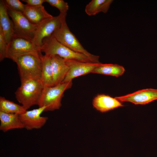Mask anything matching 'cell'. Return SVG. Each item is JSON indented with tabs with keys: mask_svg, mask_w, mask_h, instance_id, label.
Segmentation results:
<instances>
[{
	"mask_svg": "<svg viewBox=\"0 0 157 157\" xmlns=\"http://www.w3.org/2000/svg\"><path fill=\"white\" fill-rule=\"evenodd\" d=\"M41 52L27 53L13 58L16 63L21 82L34 78H40L42 69Z\"/></svg>",
	"mask_w": 157,
	"mask_h": 157,
	"instance_id": "cell-1",
	"label": "cell"
},
{
	"mask_svg": "<svg viewBox=\"0 0 157 157\" xmlns=\"http://www.w3.org/2000/svg\"><path fill=\"white\" fill-rule=\"evenodd\" d=\"M44 86L39 78H34L21 82L20 86L15 92L18 102L27 110L37 105Z\"/></svg>",
	"mask_w": 157,
	"mask_h": 157,
	"instance_id": "cell-2",
	"label": "cell"
},
{
	"mask_svg": "<svg viewBox=\"0 0 157 157\" xmlns=\"http://www.w3.org/2000/svg\"><path fill=\"white\" fill-rule=\"evenodd\" d=\"M72 85V82L71 81L44 87L37 105L39 107H46L44 112L59 109L62 106L61 101L64 93L70 88Z\"/></svg>",
	"mask_w": 157,
	"mask_h": 157,
	"instance_id": "cell-3",
	"label": "cell"
},
{
	"mask_svg": "<svg viewBox=\"0 0 157 157\" xmlns=\"http://www.w3.org/2000/svg\"><path fill=\"white\" fill-rule=\"evenodd\" d=\"M60 43L72 51L88 57L92 62L99 63V57L88 52L82 46L75 35L70 30L64 18L60 27L52 34Z\"/></svg>",
	"mask_w": 157,
	"mask_h": 157,
	"instance_id": "cell-4",
	"label": "cell"
},
{
	"mask_svg": "<svg viewBox=\"0 0 157 157\" xmlns=\"http://www.w3.org/2000/svg\"><path fill=\"white\" fill-rule=\"evenodd\" d=\"M40 49L41 52H44L45 55L49 56L58 55L66 60L92 62L86 56L75 52L60 43L53 35L44 40Z\"/></svg>",
	"mask_w": 157,
	"mask_h": 157,
	"instance_id": "cell-5",
	"label": "cell"
},
{
	"mask_svg": "<svg viewBox=\"0 0 157 157\" xmlns=\"http://www.w3.org/2000/svg\"><path fill=\"white\" fill-rule=\"evenodd\" d=\"M7 10L13 23L14 36L32 41L38 26L31 23L23 13Z\"/></svg>",
	"mask_w": 157,
	"mask_h": 157,
	"instance_id": "cell-6",
	"label": "cell"
},
{
	"mask_svg": "<svg viewBox=\"0 0 157 157\" xmlns=\"http://www.w3.org/2000/svg\"><path fill=\"white\" fill-rule=\"evenodd\" d=\"M67 13H60L46 20L38 26L32 41L37 46L40 48L44 40L51 36L60 26Z\"/></svg>",
	"mask_w": 157,
	"mask_h": 157,
	"instance_id": "cell-7",
	"label": "cell"
},
{
	"mask_svg": "<svg viewBox=\"0 0 157 157\" xmlns=\"http://www.w3.org/2000/svg\"><path fill=\"white\" fill-rule=\"evenodd\" d=\"M39 52H41L40 48L32 41L14 36L8 44L6 58L12 59L21 55Z\"/></svg>",
	"mask_w": 157,
	"mask_h": 157,
	"instance_id": "cell-8",
	"label": "cell"
},
{
	"mask_svg": "<svg viewBox=\"0 0 157 157\" xmlns=\"http://www.w3.org/2000/svg\"><path fill=\"white\" fill-rule=\"evenodd\" d=\"M46 108V107L45 106L38 107L31 110H26L24 113L19 115V119L24 128L31 130L42 127L48 119L47 117L41 115Z\"/></svg>",
	"mask_w": 157,
	"mask_h": 157,
	"instance_id": "cell-9",
	"label": "cell"
},
{
	"mask_svg": "<svg viewBox=\"0 0 157 157\" xmlns=\"http://www.w3.org/2000/svg\"><path fill=\"white\" fill-rule=\"evenodd\" d=\"M65 60L69 67V70L62 83L72 81V80L76 77L91 73L100 63Z\"/></svg>",
	"mask_w": 157,
	"mask_h": 157,
	"instance_id": "cell-10",
	"label": "cell"
},
{
	"mask_svg": "<svg viewBox=\"0 0 157 157\" xmlns=\"http://www.w3.org/2000/svg\"><path fill=\"white\" fill-rule=\"evenodd\" d=\"M115 98L120 102H129L135 104L144 105L157 100V89H146Z\"/></svg>",
	"mask_w": 157,
	"mask_h": 157,
	"instance_id": "cell-11",
	"label": "cell"
},
{
	"mask_svg": "<svg viewBox=\"0 0 157 157\" xmlns=\"http://www.w3.org/2000/svg\"><path fill=\"white\" fill-rule=\"evenodd\" d=\"M53 73V86L62 82L69 70L65 59L58 55L50 56Z\"/></svg>",
	"mask_w": 157,
	"mask_h": 157,
	"instance_id": "cell-12",
	"label": "cell"
},
{
	"mask_svg": "<svg viewBox=\"0 0 157 157\" xmlns=\"http://www.w3.org/2000/svg\"><path fill=\"white\" fill-rule=\"evenodd\" d=\"M92 104L96 110L102 113L124 106L115 98L104 94H99L95 97Z\"/></svg>",
	"mask_w": 157,
	"mask_h": 157,
	"instance_id": "cell-13",
	"label": "cell"
},
{
	"mask_svg": "<svg viewBox=\"0 0 157 157\" xmlns=\"http://www.w3.org/2000/svg\"><path fill=\"white\" fill-rule=\"evenodd\" d=\"M23 13L31 23L37 26L53 17L47 12L43 5L32 7L25 4Z\"/></svg>",
	"mask_w": 157,
	"mask_h": 157,
	"instance_id": "cell-14",
	"label": "cell"
},
{
	"mask_svg": "<svg viewBox=\"0 0 157 157\" xmlns=\"http://www.w3.org/2000/svg\"><path fill=\"white\" fill-rule=\"evenodd\" d=\"M0 26L8 43L14 36L13 24L9 17L7 7L3 0L0 1Z\"/></svg>",
	"mask_w": 157,
	"mask_h": 157,
	"instance_id": "cell-15",
	"label": "cell"
},
{
	"mask_svg": "<svg viewBox=\"0 0 157 157\" xmlns=\"http://www.w3.org/2000/svg\"><path fill=\"white\" fill-rule=\"evenodd\" d=\"M19 114L7 113L0 111V130L3 132L14 129L24 128Z\"/></svg>",
	"mask_w": 157,
	"mask_h": 157,
	"instance_id": "cell-16",
	"label": "cell"
},
{
	"mask_svg": "<svg viewBox=\"0 0 157 157\" xmlns=\"http://www.w3.org/2000/svg\"><path fill=\"white\" fill-rule=\"evenodd\" d=\"M42 69L40 79L44 87L53 86V73L50 56L42 55Z\"/></svg>",
	"mask_w": 157,
	"mask_h": 157,
	"instance_id": "cell-17",
	"label": "cell"
},
{
	"mask_svg": "<svg viewBox=\"0 0 157 157\" xmlns=\"http://www.w3.org/2000/svg\"><path fill=\"white\" fill-rule=\"evenodd\" d=\"M113 1L112 0H92L85 6V12L90 16L101 12L106 13Z\"/></svg>",
	"mask_w": 157,
	"mask_h": 157,
	"instance_id": "cell-18",
	"label": "cell"
},
{
	"mask_svg": "<svg viewBox=\"0 0 157 157\" xmlns=\"http://www.w3.org/2000/svg\"><path fill=\"white\" fill-rule=\"evenodd\" d=\"M125 71L123 67L118 65L100 63L92 73L118 77L122 75Z\"/></svg>",
	"mask_w": 157,
	"mask_h": 157,
	"instance_id": "cell-19",
	"label": "cell"
},
{
	"mask_svg": "<svg viewBox=\"0 0 157 157\" xmlns=\"http://www.w3.org/2000/svg\"><path fill=\"white\" fill-rule=\"evenodd\" d=\"M26 110L22 106L7 99L4 97H0V111L7 113L22 114Z\"/></svg>",
	"mask_w": 157,
	"mask_h": 157,
	"instance_id": "cell-20",
	"label": "cell"
},
{
	"mask_svg": "<svg viewBox=\"0 0 157 157\" xmlns=\"http://www.w3.org/2000/svg\"><path fill=\"white\" fill-rule=\"evenodd\" d=\"M7 8L23 13L24 11L25 4H23L19 0H4Z\"/></svg>",
	"mask_w": 157,
	"mask_h": 157,
	"instance_id": "cell-21",
	"label": "cell"
},
{
	"mask_svg": "<svg viewBox=\"0 0 157 157\" xmlns=\"http://www.w3.org/2000/svg\"><path fill=\"white\" fill-rule=\"evenodd\" d=\"M45 2L51 6L58 8L60 13H67L69 6L67 2L63 0H45Z\"/></svg>",
	"mask_w": 157,
	"mask_h": 157,
	"instance_id": "cell-22",
	"label": "cell"
},
{
	"mask_svg": "<svg viewBox=\"0 0 157 157\" xmlns=\"http://www.w3.org/2000/svg\"><path fill=\"white\" fill-rule=\"evenodd\" d=\"M8 42L3 34L2 28L0 26V61L6 58Z\"/></svg>",
	"mask_w": 157,
	"mask_h": 157,
	"instance_id": "cell-23",
	"label": "cell"
},
{
	"mask_svg": "<svg viewBox=\"0 0 157 157\" xmlns=\"http://www.w3.org/2000/svg\"><path fill=\"white\" fill-rule=\"evenodd\" d=\"M26 3L28 6L35 7L42 5V4L45 2V0H22Z\"/></svg>",
	"mask_w": 157,
	"mask_h": 157,
	"instance_id": "cell-24",
	"label": "cell"
}]
</instances>
